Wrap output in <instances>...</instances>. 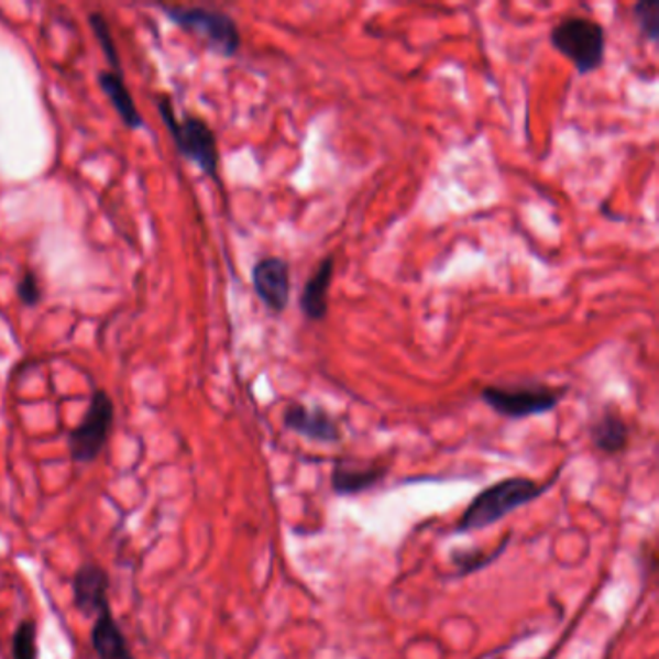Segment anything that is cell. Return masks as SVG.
Returning a JSON list of instances; mask_svg holds the SVG:
<instances>
[{"label":"cell","instance_id":"15","mask_svg":"<svg viewBox=\"0 0 659 659\" xmlns=\"http://www.w3.org/2000/svg\"><path fill=\"white\" fill-rule=\"evenodd\" d=\"M12 659H40L37 625L32 619L18 623L12 635Z\"/></svg>","mask_w":659,"mask_h":659},{"label":"cell","instance_id":"19","mask_svg":"<svg viewBox=\"0 0 659 659\" xmlns=\"http://www.w3.org/2000/svg\"><path fill=\"white\" fill-rule=\"evenodd\" d=\"M17 293L20 303L28 308H35L41 303V285L37 275L32 271L24 273V277L20 278V283H18Z\"/></svg>","mask_w":659,"mask_h":659},{"label":"cell","instance_id":"6","mask_svg":"<svg viewBox=\"0 0 659 659\" xmlns=\"http://www.w3.org/2000/svg\"><path fill=\"white\" fill-rule=\"evenodd\" d=\"M114 421V403L107 391L96 389L80 424L68 433L70 459L78 464H91L107 447Z\"/></svg>","mask_w":659,"mask_h":659},{"label":"cell","instance_id":"9","mask_svg":"<svg viewBox=\"0 0 659 659\" xmlns=\"http://www.w3.org/2000/svg\"><path fill=\"white\" fill-rule=\"evenodd\" d=\"M283 424L286 429L295 431L318 443H337L341 441V426L333 416L321 406H306L293 403L283 413Z\"/></svg>","mask_w":659,"mask_h":659},{"label":"cell","instance_id":"1","mask_svg":"<svg viewBox=\"0 0 659 659\" xmlns=\"http://www.w3.org/2000/svg\"><path fill=\"white\" fill-rule=\"evenodd\" d=\"M551 484H538L530 477H507L477 493L457 525V534L476 532L525 507L548 492Z\"/></svg>","mask_w":659,"mask_h":659},{"label":"cell","instance_id":"2","mask_svg":"<svg viewBox=\"0 0 659 659\" xmlns=\"http://www.w3.org/2000/svg\"><path fill=\"white\" fill-rule=\"evenodd\" d=\"M155 103H157L161 119L165 122L178 153L183 155L184 160L191 161L204 175L219 180V147H217L215 132L206 120L191 117V114L178 120L173 101L168 96H157Z\"/></svg>","mask_w":659,"mask_h":659},{"label":"cell","instance_id":"14","mask_svg":"<svg viewBox=\"0 0 659 659\" xmlns=\"http://www.w3.org/2000/svg\"><path fill=\"white\" fill-rule=\"evenodd\" d=\"M97 80H99V86L103 89L105 96L111 101L114 111L122 120V124L130 128V130H140L143 127V117L138 111L130 91H128L122 74L112 70L99 72Z\"/></svg>","mask_w":659,"mask_h":659},{"label":"cell","instance_id":"11","mask_svg":"<svg viewBox=\"0 0 659 659\" xmlns=\"http://www.w3.org/2000/svg\"><path fill=\"white\" fill-rule=\"evenodd\" d=\"M89 640L99 659H135L119 620L112 615L111 607L97 615Z\"/></svg>","mask_w":659,"mask_h":659},{"label":"cell","instance_id":"10","mask_svg":"<svg viewBox=\"0 0 659 659\" xmlns=\"http://www.w3.org/2000/svg\"><path fill=\"white\" fill-rule=\"evenodd\" d=\"M333 271L334 257L327 255L311 273L308 283L304 285L298 304H300L304 318L308 321L318 323L327 318V314H329V296L327 295H329V286L333 281Z\"/></svg>","mask_w":659,"mask_h":659},{"label":"cell","instance_id":"16","mask_svg":"<svg viewBox=\"0 0 659 659\" xmlns=\"http://www.w3.org/2000/svg\"><path fill=\"white\" fill-rule=\"evenodd\" d=\"M635 22L644 40L658 43L659 40V0H640L635 4Z\"/></svg>","mask_w":659,"mask_h":659},{"label":"cell","instance_id":"5","mask_svg":"<svg viewBox=\"0 0 659 659\" xmlns=\"http://www.w3.org/2000/svg\"><path fill=\"white\" fill-rule=\"evenodd\" d=\"M163 10L171 22L204 41L215 55L231 58L239 53L242 35L229 14L204 7H163Z\"/></svg>","mask_w":659,"mask_h":659},{"label":"cell","instance_id":"7","mask_svg":"<svg viewBox=\"0 0 659 659\" xmlns=\"http://www.w3.org/2000/svg\"><path fill=\"white\" fill-rule=\"evenodd\" d=\"M252 285H254L255 295L271 314H275V316L285 314L288 303H290V290H293L290 263L277 255L262 257L252 267Z\"/></svg>","mask_w":659,"mask_h":659},{"label":"cell","instance_id":"18","mask_svg":"<svg viewBox=\"0 0 659 659\" xmlns=\"http://www.w3.org/2000/svg\"><path fill=\"white\" fill-rule=\"evenodd\" d=\"M507 543L508 538L503 541L499 548L495 549L493 553H484V551H480V549H476V551H461V553H454V564L461 567V574H470V572L480 571V569H484V567H487L492 561H495V559L505 551Z\"/></svg>","mask_w":659,"mask_h":659},{"label":"cell","instance_id":"17","mask_svg":"<svg viewBox=\"0 0 659 659\" xmlns=\"http://www.w3.org/2000/svg\"><path fill=\"white\" fill-rule=\"evenodd\" d=\"M89 25H91V30H94V35H96V40L99 41V45L103 48L105 58L109 61V64H111L117 74H122L119 51H117V45H114V40H112L109 22L105 20L103 14L91 12V14H89Z\"/></svg>","mask_w":659,"mask_h":659},{"label":"cell","instance_id":"4","mask_svg":"<svg viewBox=\"0 0 659 659\" xmlns=\"http://www.w3.org/2000/svg\"><path fill=\"white\" fill-rule=\"evenodd\" d=\"M569 387H551V385H487L480 393V398L493 413L505 416L508 420H525L530 416L556 410L563 400Z\"/></svg>","mask_w":659,"mask_h":659},{"label":"cell","instance_id":"3","mask_svg":"<svg viewBox=\"0 0 659 659\" xmlns=\"http://www.w3.org/2000/svg\"><path fill=\"white\" fill-rule=\"evenodd\" d=\"M549 43L571 61L580 76L600 70L605 61V28L586 17L563 18L549 32Z\"/></svg>","mask_w":659,"mask_h":659},{"label":"cell","instance_id":"13","mask_svg":"<svg viewBox=\"0 0 659 659\" xmlns=\"http://www.w3.org/2000/svg\"><path fill=\"white\" fill-rule=\"evenodd\" d=\"M592 443L605 454L623 453L628 446V426L615 408H605L590 428Z\"/></svg>","mask_w":659,"mask_h":659},{"label":"cell","instance_id":"12","mask_svg":"<svg viewBox=\"0 0 659 659\" xmlns=\"http://www.w3.org/2000/svg\"><path fill=\"white\" fill-rule=\"evenodd\" d=\"M387 474L382 464H358V462L339 461L331 474L333 492L339 495H358L372 490Z\"/></svg>","mask_w":659,"mask_h":659},{"label":"cell","instance_id":"8","mask_svg":"<svg viewBox=\"0 0 659 659\" xmlns=\"http://www.w3.org/2000/svg\"><path fill=\"white\" fill-rule=\"evenodd\" d=\"M109 589H111V579L101 564H81L72 580V597L76 609L84 617L96 619L99 613L111 607Z\"/></svg>","mask_w":659,"mask_h":659}]
</instances>
